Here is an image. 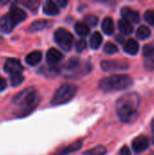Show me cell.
<instances>
[{
	"label": "cell",
	"instance_id": "obj_1",
	"mask_svg": "<svg viewBox=\"0 0 154 155\" xmlns=\"http://www.w3.org/2000/svg\"><path fill=\"white\" fill-rule=\"evenodd\" d=\"M141 104V97L136 93H129L121 96L116 101V113L121 122L131 124L135 121L138 109Z\"/></svg>",
	"mask_w": 154,
	"mask_h": 155
},
{
	"label": "cell",
	"instance_id": "obj_2",
	"mask_svg": "<svg viewBox=\"0 0 154 155\" xmlns=\"http://www.w3.org/2000/svg\"><path fill=\"white\" fill-rule=\"evenodd\" d=\"M13 103L19 106V108L15 111V115L17 117H24L29 114L37 106L39 103V97L34 88L29 87L23 90L16 96H15Z\"/></svg>",
	"mask_w": 154,
	"mask_h": 155
},
{
	"label": "cell",
	"instance_id": "obj_3",
	"mask_svg": "<svg viewBox=\"0 0 154 155\" xmlns=\"http://www.w3.org/2000/svg\"><path fill=\"white\" fill-rule=\"evenodd\" d=\"M133 84V78L128 74H113L103 78L99 82V87L104 92L122 91Z\"/></svg>",
	"mask_w": 154,
	"mask_h": 155
},
{
	"label": "cell",
	"instance_id": "obj_4",
	"mask_svg": "<svg viewBox=\"0 0 154 155\" xmlns=\"http://www.w3.org/2000/svg\"><path fill=\"white\" fill-rule=\"evenodd\" d=\"M77 87L72 84H62L54 93L51 104L53 105H60L68 103L76 94Z\"/></svg>",
	"mask_w": 154,
	"mask_h": 155
},
{
	"label": "cell",
	"instance_id": "obj_5",
	"mask_svg": "<svg viewBox=\"0 0 154 155\" xmlns=\"http://www.w3.org/2000/svg\"><path fill=\"white\" fill-rule=\"evenodd\" d=\"M55 43L64 51H70L74 44V35L64 28H58L54 35Z\"/></svg>",
	"mask_w": 154,
	"mask_h": 155
},
{
	"label": "cell",
	"instance_id": "obj_6",
	"mask_svg": "<svg viewBox=\"0 0 154 155\" xmlns=\"http://www.w3.org/2000/svg\"><path fill=\"white\" fill-rule=\"evenodd\" d=\"M143 64L146 70L154 71V41L143 46Z\"/></svg>",
	"mask_w": 154,
	"mask_h": 155
},
{
	"label": "cell",
	"instance_id": "obj_7",
	"mask_svg": "<svg viewBox=\"0 0 154 155\" xmlns=\"http://www.w3.org/2000/svg\"><path fill=\"white\" fill-rule=\"evenodd\" d=\"M101 67L105 72H114V71H124L129 68V64L113 60H105L101 63Z\"/></svg>",
	"mask_w": 154,
	"mask_h": 155
},
{
	"label": "cell",
	"instance_id": "obj_8",
	"mask_svg": "<svg viewBox=\"0 0 154 155\" xmlns=\"http://www.w3.org/2000/svg\"><path fill=\"white\" fill-rule=\"evenodd\" d=\"M4 69L6 73L13 74H18L21 73L24 69L21 62L18 59L15 58H8L4 65Z\"/></svg>",
	"mask_w": 154,
	"mask_h": 155
},
{
	"label": "cell",
	"instance_id": "obj_9",
	"mask_svg": "<svg viewBox=\"0 0 154 155\" xmlns=\"http://www.w3.org/2000/svg\"><path fill=\"white\" fill-rule=\"evenodd\" d=\"M121 15L123 16V19L126 20L129 23L138 24L140 22V15L137 11L132 9L131 7L124 6L121 10Z\"/></svg>",
	"mask_w": 154,
	"mask_h": 155
},
{
	"label": "cell",
	"instance_id": "obj_10",
	"mask_svg": "<svg viewBox=\"0 0 154 155\" xmlns=\"http://www.w3.org/2000/svg\"><path fill=\"white\" fill-rule=\"evenodd\" d=\"M7 15L10 16V18L15 25L23 22L26 18V13L22 8L16 5H12Z\"/></svg>",
	"mask_w": 154,
	"mask_h": 155
},
{
	"label": "cell",
	"instance_id": "obj_11",
	"mask_svg": "<svg viewBox=\"0 0 154 155\" xmlns=\"http://www.w3.org/2000/svg\"><path fill=\"white\" fill-rule=\"evenodd\" d=\"M132 147L134 153H142L145 152L149 147V141L145 136H138L136 137L133 143Z\"/></svg>",
	"mask_w": 154,
	"mask_h": 155
},
{
	"label": "cell",
	"instance_id": "obj_12",
	"mask_svg": "<svg viewBox=\"0 0 154 155\" xmlns=\"http://www.w3.org/2000/svg\"><path fill=\"white\" fill-rule=\"evenodd\" d=\"M15 25H16L12 21V19L10 18L8 15H5L4 16L0 17V31L1 32L5 34H8L13 31Z\"/></svg>",
	"mask_w": 154,
	"mask_h": 155
},
{
	"label": "cell",
	"instance_id": "obj_13",
	"mask_svg": "<svg viewBox=\"0 0 154 155\" xmlns=\"http://www.w3.org/2000/svg\"><path fill=\"white\" fill-rule=\"evenodd\" d=\"M63 59V54L56 48H50L46 53V61L49 64H56Z\"/></svg>",
	"mask_w": 154,
	"mask_h": 155
},
{
	"label": "cell",
	"instance_id": "obj_14",
	"mask_svg": "<svg viewBox=\"0 0 154 155\" xmlns=\"http://www.w3.org/2000/svg\"><path fill=\"white\" fill-rule=\"evenodd\" d=\"M139 44L133 40V39H129L124 45H123V51L130 54V55H135L138 54V51H139Z\"/></svg>",
	"mask_w": 154,
	"mask_h": 155
},
{
	"label": "cell",
	"instance_id": "obj_15",
	"mask_svg": "<svg viewBox=\"0 0 154 155\" xmlns=\"http://www.w3.org/2000/svg\"><path fill=\"white\" fill-rule=\"evenodd\" d=\"M82 143H83L82 141L78 140V141H76L75 143H74L68 145L67 147H64V148L59 150L54 155H68L70 154V153H74V152H77V151L82 147Z\"/></svg>",
	"mask_w": 154,
	"mask_h": 155
},
{
	"label": "cell",
	"instance_id": "obj_16",
	"mask_svg": "<svg viewBox=\"0 0 154 155\" xmlns=\"http://www.w3.org/2000/svg\"><path fill=\"white\" fill-rule=\"evenodd\" d=\"M42 57H43V54L40 51H34L26 55L25 62L27 64H29L31 66H34L41 62Z\"/></svg>",
	"mask_w": 154,
	"mask_h": 155
},
{
	"label": "cell",
	"instance_id": "obj_17",
	"mask_svg": "<svg viewBox=\"0 0 154 155\" xmlns=\"http://www.w3.org/2000/svg\"><path fill=\"white\" fill-rule=\"evenodd\" d=\"M43 12L47 15H56L59 13V8L54 2L46 1L44 5Z\"/></svg>",
	"mask_w": 154,
	"mask_h": 155
},
{
	"label": "cell",
	"instance_id": "obj_18",
	"mask_svg": "<svg viewBox=\"0 0 154 155\" xmlns=\"http://www.w3.org/2000/svg\"><path fill=\"white\" fill-rule=\"evenodd\" d=\"M102 29L104 34L111 35L114 32V24L113 20L111 17H105L102 22Z\"/></svg>",
	"mask_w": 154,
	"mask_h": 155
},
{
	"label": "cell",
	"instance_id": "obj_19",
	"mask_svg": "<svg viewBox=\"0 0 154 155\" xmlns=\"http://www.w3.org/2000/svg\"><path fill=\"white\" fill-rule=\"evenodd\" d=\"M118 28L120 32L123 35H131L133 32V26L131 23L124 19H121L118 22Z\"/></svg>",
	"mask_w": 154,
	"mask_h": 155
},
{
	"label": "cell",
	"instance_id": "obj_20",
	"mask_svg": "<svg viewBox=\"0 0 154 155\" xmlns=\"http://www.w3.org/2000/svg\"><path fill=\"white\" fill-rule=\"evenodd\" d=\"M103 43V36L99 32H94L90 38V46L92 49H98Z\"/></svg>",
	"mask_w": 154,
	"mask_h": 155
},
{
	"label": "cell",
	"instance_id": "obj_21",
	"mask_svg": "<svg viewBox=\"0 0 154 155\" xmlns=\"http://www.w3.org/2000/svg\"><path fill=\"white\" fill-rule=\"evenodd\" d=\"M151 35H152V31L146 25H141L136 31V36H137V38H139L141 40L149 38L151 36Z\"/></svg>",
	"mask_w": 154,
	"mask_h": 155
},
{
	"label": "cell",
	"instance_id": "obj_22",
	"mask_svg": "<svg viewBox=\"0 0 154 155\" xmlns=\"http://www.w3.org/2000/svg\"><path fill=\"white\" fill-rule=\"evenodd\" d=\"M46 25H47V21L46 20H43V19L36 20V21H34L31 24V25L29 26V31L32 32V33L37 32V31L43 30Z\"/></svg>",
	"mask_w": 154,
	"mask_h": 155
},
{
	"label": "cell",
	"instance_id": "obj_23",
	"mask_svg": "<svg viewBox=\"0 0 154 155\" xmlns=\"http://www.w3.org/2000/svg\"><path fill=\"white\" fill-rule=\"evenodd\" d=\"M74 30L80 36H86L90 33L89 26H87L84 23H76L74 25Z\"/></svg>",
	"mask_w": 154,
	"mask_h": 155
},
{
	"label": "cell",
	"instance_id": "obj_24",
	"mask_svg": "<svg viewBox=\"0 0 154 155\" xmlns=\"http://www.w3.org/2000/svg\"><path fill=\"white\" fill-rule=\"evenodd\" d=\"M84 155H105L106 154V148L103 145H98L87 152H85Z\"/></svg>",
	"mask_w": 154,
	"mask_h": 155
},
{
	"label": "cell",
	"instance_id": "obj_25",
	"mask_svg": "<svg viewBox=\"0 0 154 155\" xmlns=\"http://www.w3.org/2000/svg\"><path fill=\"white\" fill-rule=\"evenodd\" d=\"M24 82V76L21 73L18 74H13L10 76V83L12 86H18Z\"/></svg>",
	"mask_w": 154,
	"mask_h": 155
},
{
	"label": "cell",
	"instance_id": "obj_26",
	"mask_svg": "<svg viewBox=\"0 0 154 155\" xmlns=\"http://www.w3.org/2000/svg\"><path fill=\"white\" fill-rule=\"evenodd\" d=\"M103 51L107 54H114L119 51V49H118V46L115 44L108 42V43L105 44V45L103 47Z\"/></svg>",
	"mask_w": 154,
	"mask_h": 155
},
{
	"label": "cell",
	"instance_id": "obj_27",
	"mask_svg": "<svg viewBox=\"0 0 154 155\" xmlns=\"http://www.w3.org/2000/svg\"><path fill=\"white\" fill-rule=\"evenodd\" d=\"M84 22L87 26H95L98 24V17L94 15H88L84 17Z\"/></svg>",
	"mask_w": 154,
	"mask_h": 155
},
{
	"label": "cell",
	"instance_id": "obj_28",
	"mask_svg": "<svg viewBox=\"0 0 154 155\" xmlns=\"http://www.w3.org/2000/svg\"><path fill=\"white\" fill-rule=\"evenodd\" d=\"M144 19L145 21L150 24L151 25L154 26V10L153 9H150L147 10L144 14Z\"/></svg>",
	"mask_w": 154,
	"mask_h": 155
},
{
	"label": "cell",
	"instance_id": "obj_29",
	"mask_svg": "<svg viewBox=\"0 0 154 155\" xmlns=\"http://www.w3.org/2000/svg\"><path fill=\"white\" fill-rule=\"evenodd\" d=\"M86 47H87V42L84 39H80L75 44V49L79 53H82Z\"/></svg>",
	"mask_w": 154,
	"mask_h": 155
},
{
	"label": "cell",
	"instance_id": "obj_30",
	"mask_svg": "<svg viewBox=\"0 0 154 155\" xmlns=\"http://www.w3.org/2000/svg\"><path fill=\"white\" fill-rule=\"evenodd\" d=\"M22 4H24L27 8H29L31 10H36V9H38V5H39V2L34 1V0L27 1V2H24Z\"/></svg>",
	"mask_w": 154,
	"mask_h": 155
},
{
	"label": "cell",
	"instance_id": "obj_31",
	"mask_svg": "<svg viewBox=\"0 0 154 155\" xmlns=\"http://www.w3.org/2000/svg\"><path fill=\"white\" fill-rule=\"evenodd\" d=\"M78 64H79V60L77 59V58H71L67 63H66V64H65V67L67 68V69H69V70H72V69H74V67H76L77 65H78Z\"/></svg>",
	"mask_w": 154,
	"mask_h": 155
},
{
	"label": "cell",
	"instance_id": "obj_32",
	"mask_svg": "<svg viewBox=\"0 0 154 155\" xmlns=\"http://www.w3.org/2000/svg\"><path fill=\"white\" fill-rule=\"evenodd\" d=\"M120 155H132L130 149L127 146H123L121 150H120Z\"/></svg>",
	"mask_w": 154,
	"mask_h": 155
},
{
	"label": "cell",
	"instance_id": "obj_33",
	"mask_svg": "<svg viewBox=\"0 0 154 155\" xmlns=\"http://www.w3.org/2000/svg\"><path fill=\"white\" fill-rule=\"evenodd\" d=\"M6 86H7L6 81L4 78H1L0 77V92H3L4 90H5Z\"/></svg>",
	"mask_w": 154,
	"mask_h": 155
},
{
	"label": "cell",
	"instance_id": "obj_34",
	"mask_svg": "<svg viewBox=\"0 0 154 155\" xmlns=\"http://www.w3.org/2000/svg\"><path fill=\"white\" fill-rule=\"evenodd\" d=\"M56 5H58L60 7H62V8H64V7H65L66 5H67V4H68V2L67 1H63V0H59V1H57L56 3H55Z\"/></svg>",
	"mask_w": 154,
	"mask_h": 155
},
{
	"label": "cell",
	"instance_id": "obj_35",
	"mask_svg": "<svg viewBox=\"0 0 154 155\" xmlns=\"http://www.w3.org/2000/svg\"><path fill=\"white\" fill-rule=\"evenodd\" d=\"M116 39H117L120 43H123V36H122V37H120V35H118V37H117Z\"/></svg>",
	"mask_w": 154,
	"mask_h": 155
},
{
	"label": "cell",
	"instance_id": "obj_36",
	"mask_svg": "<svg viewBox=\"0 0 154 155\" xmlns=\"http://www.w3.org/2000/svg\"><path fill=\"white\" fill-rule=\"evenodd\" d=\"M152 132L154 133V118L152 119Z\"/></svg>",
	"mask_w": 154,
	"mask_h": 155
},
{
	"label": "cell",
	"instance_id": "obj_37",
	"mask_svg": "<svg viewBox=\"0 0 154 155\" xmlns=\"http://www.w3.org/2000/svg\"><path fill=\"white\" fill-rule=\"evenodd\" d=\"M5 4H7V1H0V5H4Z\"/></svg>",
	"mask_w": 154,
	"mask_h": 155
},
{
	"label": "cell",
	"instance_id": "obj_38",
	"mask_svg": "<svg viewBox=\"0 0 154 155\" xmlns=\"http://www.w3.org/2000/svg\"><path fill=\"white\" fill-rule=\"evenodd\" d=\"M152 143H153V144H154V136H153V137H152Z\"/></svg>",
	"mask_w": 154,
	"mask_h": 155
}]
</instances>
